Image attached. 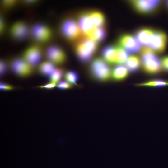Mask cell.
<instances>
[{"label": "cell", "instance_id": "4316f807", "mask_svg": "<svg viewBox=\"0 0 168 168\" xmlns=\"http://www.w3.org/2000/svg\"><path fill=\"white\" fill-rule=\"evenodd\" d=\"M7 65L6 63L3 60L0 62V74L1 75L5 74L7 71Z\"/></svg>", "mask_w": 168, "mask_h": 168}, {"label": "cell", "instance_id": "7a4b0ae2", "mask_svg": "<svg viewBox=\"0 0 168 168\" xmlns=\"http://www.w3.org/2000/svg\"><path fill=\"white\" fill-rule=\"evenodd\" d=\"M97 48L96 42L90 39H85L78 42L75 47L79 60L85 63L91 60Z\"/></svg>", "mask_w": 168, "mask_h": 168}, {"label": "cell", "instance_id": "f1b7e54d", "mask_svg": "<svg viewBox=\"0 0 168 168\" xmlns=\"http://www.w3.org/2000/svg\"><path fill=\"white\" fill-rule=\"evenodd\" d=\"M6 27L5 23L3 18L2 16L0 18V34L2 35L4 33Z\"/></svg>", "mask_w": 168, "mask_h": 168}, {"label": "cell", "instance_id": "603a6c76", "mask_svg": "<svg viewBox=\"0 0 168 168\" xmlns=\"http://www.w3.org/2000/svg\"><path fill=\"white\" fill-rule=\"evenodd\" d=\"M117 58L116 63H122L126 62L128 57V54L127 51L120 47L116 48Z\"/></svg>", "mask_w": 168, "mask_h": 168}, {"label": "cell", "instance_id": "6da1fadb", "mask_svg": "<svg viewBox=\"0 0 168 168\" xmlns=\"http://www.w3.org/2000/svg\"><path fill=\"white\" fill-rule=\"evenodd\" d=\"M142 63L143 69L151 74L159 73L161 70V63L150 49L144 48L141 52Z\"/></svg>", "mask_w": 168, "mask_h": 168}, {"label": "cell", "instance_id": "7c38bea8", "mask_svg": "<svg viewBox=\"0 0 168 168\" xmlns=\"http://www.w3.org/2000/svg\"><path fill=\"white\" fill-rule=\"evenodd\" d=\"M134 8L142 13L150 12L156 9L160 4L158 0H136L132 1Z\"/></svg>", "mask_w": 168, "mask_h": 168}, {"label": "cell", "instance_id": "4dcf8cb0", "mask_svg": "<svg viewBox=\"0 0 168 168\" xmlns=\"http://www.w3.org/2000/svg\"><path fill=\"white\" fill-rule=\"evenodd\" d=\"M161 63L162 67L166 71L168 72V56L164 57Z\"/></svg>", "mask_w": 168, "mask_h": 168}, {"label": "cell", "instance_id": "44dd1931", "mask_svg": "<svg viewBox=\"0 0 168 168\" xmlns=\"http://www.w3.org/2000/svg\"><path fill=\"white\" fill-rule=\"evenodd\" d=\"M140 86L162 87L168 86V81L161 79L153 80L139 84Z\"/></svg>", "mask_w": 168, "mask_h": 168}, {"label": "cell", "instance_id": "5b68a950", "mask_svg": "<svg viewBox=\"0 0 168 168\" xmlns=\"http://www.w3.org/2000/svg\"><path fill=\"white\" fill-rule=\"evenodd\" d=\"M31 33L35 40L42 43L49 40L52 35V30L49 27L41 23L34 24L31 28Z\"/></svg>", "mask_w": 168, "mask_h": 168}, {"label": "cell", "instance_id": "7402d4cb", "mask_svg": "<svg viewBox=\"0 0 168 168\" xmlns=\"http://www.w3.org/2000/svg\"><path fill=\"white\" fill-rule=\"evenodd\" d=\"M63 70L61 68H55L49 76L50 82L57 84L63 76Z\"/></svg>", "mask_w": 168, "mask_h": 168}, {"label": "cell", "instance_id": "8992f818", "mask_svg": "<svg viewBox=\"0 0 168 168\" xmlns=\"http://www.w3.org/2000/svg\"><path fill=\"white\" fill-rule=\"evenodd\" d=\"M11 68L13 72L21 77H26L31 75L34 72L32 66L22 58H16L11 63Z\"/></svg>", "mask_w": 168, "mask_h": 168}, {"label": "cell", "instance_id": "52a82bcc", "mask_svg": "<svg viewBox=\"0 0 168 168\" xmlns=\"http://www.w3.org/2000/svg\"><path fill=\"white\" fill-rule=\"evenodd\" d=\"M42 56L41 48L37 45H32L23 52L22 58L33 67L39 65Z\"/></svg>", "mask_w": 168, "mask_h": 168}, {"label": "cell", "instance_id": "ac0fdd59", "mask_svg": "<svg viewBox=\"0 0 168 168\" xmlns=\"http://www.w3.org/2000/svg\"><path fill=\"white\" fill-rule=\"evenodd\" d=\"M88 13L94 27L104 26L105 19L102 13L97 11H91Z\"/></svg>", "mask_w": 168, "mask_h": 168}, {"label": "cell", "instance_id": "d4e9b609", "mask_svg": "<svg viewBox=\"0 0 168 168\" xmlns=\"http://www.w3.org/2000/svg\"><path fill=\"white\" fill-rule=\"evenodd\" d=\"M17 2V1L15 0H6L2 1V4L5 8H9L14 6Z\"/></svg>", "mask_w": 168, "mask_h": 168}, {"label": "cell", "instance_id": "8fae6325", "mask_svg": "<svg viewBox=\"0 0 168 168\" xmlns=\"http://www.w3.org/2000/svg\"><path fill=\"white\" fill-rule=\"evenodd\" d=\"M119 44L126 51L131 53H135L140 49V44L138 39L129 35H124L120 38Z\"/></svg>", "mask_w": 168, "mask_h": 168}, {"label": "cell", "instance_id": "1f68e13d", "mask_svg": "<svg viewBox=\"0 0 168 168\" xmlns=\"http://www.w3.org/2000/svg\"><path fill=\"white\" fill-rule=\"evenodd\" d=\"M37 2V0H25L23 1V3L26 5H30L36 3Z\"/></svg>", "mask_w": 168, "mask_h": 168}, {"label": "cell", "instance_id": "3957f363", "mask_svg": "<svg viewBox=\"0 0 168 168\" xmlns=\"http://www.w3.org/2000/svg\"><path fill=\"white\" fill-rule=\"evenodd\" d=\"M73 19L68 18L62 22L60 27L62 35L69 41L78 40L81 35V31L78 24Z\"/></svg>", "mask_w": 168, "mask_h": 168}, {"label": "cell", "instance_id": "4fadbf2b", "mask_svg": "<svg viewBox=\"0 0 168 168\" xmlns=\"http://www.w3.org/2000/svg\"><path fill=\"white\" fill-rule=\"evenodd\" d=\"M78 25L82 33L86 35L94 27L88 12L83 13L78 17Z\"/></svg>", "mask_w": 168, "mask_h": 168}, {"label": "cell", "instance_id": "30bf717a", "mask_svg": "<svg viewBox=\"0 0 168 168\" xmlns=\"http://www.w3.org/2000/svg\"><path fill=\"white\" fill-rule=\"evenodd\" d=\"M166 35L161 31H155L148 47L156 52H162L165 49L167 42Z\"/></svg>", "mask_w": 168, "mask_h": 168}, {"label": "cell", "instance_id": "ba28073f", "mask_svg": "<svg viewBox=\"0 0 168 168\" xmlns=\"http://www.w3.org/2000/svg\"><path fill=\"white\" fill-rule=\"evenodd\" d=\"M29 32L28 26L24 21L19 20L12 24L9 29V33L14 39L20 40L25 39Z\"/></svg>", "mask_w": 168, "mask_h": 168}, {"label": "cell", "instance_id": "2e32d148", "mask_svg": "<svg viewBox=\"0 0 168 168\" xmlns=\"http://www.w3.org/2000/svg\"><path fill=\"white\" fill-rule=\"evenodd\" d=\"M101 55L104 59L110 63H116L117 49L112 46L104 47L101 52Z\"/></svg>", "mask_w": 168, "mask_h": 168}, {"label": "cell", "instance_id": "f546056e", "mask_svg": "<svg viewBox=\"0 0 168 168\" xmlns=\"http://www.w3.org/2000/svg\"><path fill=\"white\" fill-rule=\"evenodd\" d=\"M57 84L51 82L43 85L39 86V87L48 89H51L57 86Z\"/></svg>", "mask_w": 168, "mask_h": 168}, {"label": "cell", "instance_id": "d6a6232c", "mask_svg": "<svg viewBox=\"0 0 168 168\" xmlns=\"http://www.w3.org/2000/svg\"><path fill=\"white\" fill-rule=\"evenodd\" d=\"M167 6H168V1L167 2Z\"/></svg>", "mask_w": 168, "mask_h": 168}, {"label": "cell", "instance_id": "277c9868", "mask_svg": "<svg viewBox=\"0 0 168 168\" xmlns=\"http://www.w3.org/2000/svg\"><path fill=\"white\" fill-rule=\"evenodd\" d=\"M90 69L94 77L100 81L107 80L111 75L110 69L108 64L100 58L96 59L91 62Z\"/></svg>", "mask_w": 168, "mask_h": 168}, {"label": "cell", "instance_id": "e0dca14e", "mask_svg": "<svg viewBox=\"0 0 168 168\" xmlns=\"http://www.w3.org/2000/svg\"><path fill=\"white\" fill-rule=\"evenodd\" d=\"M128 74V70L126 67L119 65L114 67L111 72V75L114 80L120 81L126 78Z\"/></svg>", "mask_w": 168, "mask_h": 168}, {"label": "cell", "instance_id": "d6986e66", "mask_svg": "<svg viewBox=\"0 0 168 168\" xmlns=\"http://www.w3.org/2000/svg\"><path fill=\"white\" fill-rule=\"evenodd\" d=\"M55 68L54 65L48 60L40 63L38 70L40 74L44 76H49Z\"/></svg>", "mask_w": 168, "mask_h": 168}, {"label": "cell", "instance_id": "ffe728a7", "mask_svg": "<svg viewBox=\"0 0 168 168\" xmlns=\"http://www.w3.org/2000/svg\"><path fill=\"white\" fill-rule=\"evenodd\" d=\"M140 60L138 57L135 56L128 58L126 63V67L128 71L134 72L137 71L140 66Z\"/></svg>", "mask_w": 168, "mask_h": 168}, {"label": "cell", "instance_id": "5bb4252c", "mask_svg": "<svg viewBox=\"0 0 168 168\" xmlns=\"http://www.w3.org/2000/svg\"><path fill=\"white\" fill-rule=\"evenodd\" d=\"M154 31L149 29H142L136 33L138 41L142 44L149 46L152 39Z\"/></svg>", "mask_w": 168, "mask_h": 168}, {"label": "cell", "instance_id": "9a60e30c", "mask_svg": "<svg viewBox=\"0 0 168 168\" xmlns=\"http://www.w3.org/2000/svg\"><path fill=\"white\" fill-rule=\"evenodd\" d=\"M106 34L104 26L95 27L86 36L96 42H101L106 38Z\"/></svg>", "mask_w": 168, "mask_h": 168}, {"label": "cell", "instance_id": "83f0119b", "mask_svg": "<svg viewBox=\"0 0 168 168\" xmlns=\"http://www.w3.org/2000/svg\"><path fill=\"white\" fill-rule=\"evenodd\" d=\"M15 88V87L13 86L4 82H2L0 84V89L1 90L9 91Z\"/></svg>", "mask_w": 168, "mask_h": 168}, {"label": "cell", "instance_id": "cb8c5ba5", "mask_svg": "<svg viewBox=\"0 0 168 168\" xmlns=\"http://www.w3.org/2000/svg\"><path fill=\"white\" fill-rule=\"evenodd\" d=\"M64 77L66 81L71 85L76 84L79 79L77 73L72 71L66 72L65 73Z\"/></svg>", "mask_w": 168, "mask_h": 168}, {"label": "cell", "instance_id": "9c48e42d", "mask_svg": "<svg viewBox=\"0 0 168 168\" xmlns=\"http://www.w3.org/2000/svg\"><path fill=\"white\" fill-rule=\"evenodd\" d=\"M46 56L48 61L55 65H59L66 61V55L64 51L56 45L49 47L46 50Z\"/></svg>", "mask_w": 168, "mask_h": 168}, {"label": "cell", "instance_id": "484cf974", "mask_svg": "<svg viewBox=\"0 0 168 168\" xmlns=\"http://www.w3.org/2000/svg\"><path fill=\"white\" fill-rule=\"evenodd\" d=\"M59 88L60 89H67L70 88L72 87V85L67 81H61L57 85Z\"/></svg>", "mask_w": 168, "mask_h": 168}]
</instances>
